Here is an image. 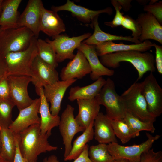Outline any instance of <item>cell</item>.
I'll return each instance as SVG.
<instances>
[{
	"label": "cell",
	"mask_w": 162,
	"mask_h": 162,
	"mask_svg": "<svg viewBox=\"0 0 162 162\" xmlns=\"http://www.w3.org/2000/svg\"><path fill=\"white\" fill-rule=\"evenodd\" d=\"M1 133L0 131V152L1 151Z\"/></svg>",
	"instance_id": "cell-49"
},
{
	"label": "cell",
	"mask_w": 162,
	"mask_h": 162,
	"mask_svg": "<svg viewBox=\"0 0 162 162\" xmlns=\"http://www.w3.org/2000/svg\"><path fill=\"white\" fill-rule=\"evenodd\" d=\"M85 55L91 68L90 79L96 81L103 76H111L114 71L104 66L98 58L94 45H88L82 42L77 48Z\"/></svg>",
	"instance_id": "cell-19"
},
{
	"label": "cell",
	"mask_w": 162,
	"mask_h": 162,
	"mask_svg": "<svg viewBox=\"0 0 162 162\" xmlns=\"http://www.w3.org/2000/svg\"><path fill=\"white\" fill-rule=\"evenodd\" d=\"M22 0H3L0 16L1 30L17 28L20 15L18 9Z\"/></svg>",
	"instance_id": "cell-25"
},
{
	"label": "cell",
	"mask_w": 162,
	"mask_h": 162,
	"mask_svg": "<svg viewBox=\"0 0 162 162\" xmlns=\"http://www.w3.org/2000/svg\"><path fill=\"white\" fill-rule=\"evenodd\" d=\"M157 1H158V0H151L149 4L151 5V4H154L155 3H156Z\"/></svg>",
	"instance_id": "cell-48"
},
{
	"label": "cell",
	"mask_w": 162,
	"mask_h": 162,
	"mask_svg": "<svg viewBox=\"0 0 162 162\" xmlns=\"http://www.w3.org/2000/svg\"><path fill=\"white\" fill-rule=\"evenodd\" d=\"M111 120L106 115L100 112L94 120V137L99 143H117Z\"/></svg>",
	"instance_id": "cell-22"
},
{
	"label": "cell",
	"mask_w": 162,
	"mask_h": 162,
	"mask_svg": "<svg viewBox=\"0 0 162 162\" xmlns=\"http://www.w3.org/2000/svg\"><path fill=\"white\" fill-rule=\"evenodd\" d=\"M88 155L92 162H114L115 160L108 152L107 144L104 143L91 146Z\"/></svg>",
	"instance_id": "cell-32"
},
{
	"label": "cell",
	"mask_w": 162,
	"mask_h": 162,
	"mask_svg": "<svg viewBox=\"0 0 162 162\" xmlns=\"http://www.w3.org/2000/svg\"><path fill=\"white\" fill-rule=\"evenodd\" d=\"M98 16L94 20L90 26L94 28V31L88 38L82 42L86 44L96 45L102 42L115 40H124L130 41L138 44L141 42L140 40L131 36H123L112 34L103 31L100 28L98 22Z\"/></svg>",
	"instance_id": "cell-27"
},
{
	"label": "cell",
	"mask_w": 162,
	"mask_h": 162,
	"mask_svg": "<svg viewBox=\"0 0 162 162\" xmlns=\"http://www.w3.org/2000/svg\"><path fill=\"white\" fill-rule=\"evenodd\" d=\"M99 104L106 108V115L111 119H123L126 111L120 95L117 93L114 81L110 78L95 98Z\"/></svg>",
	"instance_id": "cell-6"
},
{
	"label": "cell",
	"mask_w": 162,
	"mask_h": 162,
	"mask_svg": "<svg viewBox=\"0 0 162 162\" xmlns=\"http://www.w3.org/2000/svg\"><path fill=\"white\" fill-rule=\"evenodd\" d=\"M100 60L105 67L114 68L118 67L122 62L130 63L138 72L137 81L141 79L147 72L153 73L156 69L154 56L148 52H142L136 50L118 52L101 56Z\"/></svg>",
	"instance_id": "cell-2"
},
{
	"label": "cell",
	"mask_w": 162,
	"mask_h": 162,
	"mask_svg": "<svg viewBox=\"0 0 162 162\" xmlns=\"http://www.w3.org/2000/svg\"><path fill=\"white\" fill-rule=\"evenodd\" d=\"M8 77L10 98L19 110L31 104L34 100L29 96L28 86L31 77L27 76H9Z\"/></svg>",
	"instance_id": "cell-11"
},
{
	"label": "cell",
	"mask_w": 162,
	"mask_h": 162,
	"mask_svg": "<svg viewBox=\"0 0 162 162\" xmlns=\"http://www.w3.org/2000/svg\"><path fill=\"white\" fill-rule=\"evenodd\" d=\"M106 82V80L102 76L89 85L83 87H72L70 89L68 98L71 101L79 99H93L98 94Z\"/></svg>",
	"instance_id": "cell-26"
},
{
	"label": "cell",
	"mask_w": 162,
	"mask_h": 162,
	"mask_svg": "<svg viewBox=\"0 0 162 162\" xmlns=\"http://www.w3.org/2000/svg\"><path fill=\"white\" fill-rule=\"evenodd\" d=\"M136 20L140 26L141 34L139 40L141 42L152 39L162 44V26L152 14H140Z\"/></svg>",
	"instance_id": "cell-18"
},
{
	"label": "cell",
	"mask_w": 162,
	"mask_h": 162,
	"mask_svg": "<svg viewBox=\"0 0 162 162\" xmlns=\"http://www.w3.org/2000/svg\"><path fill=\"white\" fill-rule=\"evenodd\" d=\"M77 80L73 79L59 80L55 83L43 87V92L47 100L50 104V111L54 116L58 115L63 98L68 88Z\"/></svg>",
	"instance_id": "cell-16"
},
{
	"label": "cell",
	"mask_w": 162,
	"mask_h": 162,
	"mask_svg": "<svg viewBox=\"0 0 162 162\" xmlns=\"http://www.w3.org/2000/svg\"><path fill=\"white\" fill-rule=\"evenodd\" d=\"M111 1L112 4L116 10V14L112 21L105 22L104 24L112 28H116L121 26L124 18L123 14L120 12L122 9V7L117 0Z\"/></svg>",
	"instance_id": "cell-36"
},
{
	"label": "cell",
	"mask_w": 162,
	"mask_h": 162,
	"mask_svg": "<svg viewBox=\"0 0 162 162\" xmlns=\"http://www.w3.org/2000/svg\"><path fill=\"white\" fill-rule=\"evenodd\" d=\"M1 156L5 160L13 162L16 152L15 134L8 128L0 125Z\"/></svg>",
	"instance_id": "cell-28"
},
{
	"label": "cell",
	"mask_w": 162,
	"mask_h": 162,
	"mask_svg": "<svg viewBox=\"0 0 162 162\" xmlns=\"http://www.w3.org/2000/svg\"><path fill=\"white\" fill-rule=\"evenodd\" d=\"M38 56L43 61L56 68L58 66L56 55L52 45L46 40L37 39Z\"/></svg>",
	"instance_id": "cell-30"
},
{
	"label": "cell",
	"mask_w": 162,
	"mask_h": 162,
	"mask_svg": "<svg viewBox=\"0 0 162 162\" xmlns=\"http://www.w3.org/2000/svg\"><path fill=\"white\" fill-rule=\"evenodd\" d=\"M0 162H13L7 160L3 158L0 155Z\"/></svg>",
	"instance_id": "cell-46"
},
{
	"label": "cell",
	"mask_w": 162,
	"mask_h": 162,
	"mask_svg": "<svg viewBox=\"0 0 162 162\" xmlns=\"http://www.w3.org/2000/svg\"><path fill=\"white\" fill-rule=\"evenodd\" d=\"M126 112L141 121L154 123L156 118L149 112L141 89V82H136L120 95Z\"/></svg>",
	"instance_id": "cell-4"
},
{
	"label": "cell",
	"mask_w": 162,
	"mask_h": 162,
	"mask_svg": "<svg viewBox=\"0 0 162 162\" xmlns=\"http://www.w3.org/2000/svg\"><path fill=\"white\" fill-rule=\"evenodd\" d=\"M1 30H2L0 29V33L1 32Z\"/></svg>",
	"instance_id": "cell-50"
},
{
	"label": "cell",
	"mask_w": 162,
	"mask_h": 162,
	"mask_svg": "<svg viewBox=\"0 0 162 162\" xmlns=\"http://www.w3.org/2000/svg\"><path fill=\"white\" fill-rule=\"evenodd\" d=\"M0 99H11L10 88L8 77L5 76L0 81Z\"/></svg>",
	"instance_id": "cell-40"
},
{
	"label": "cell",
	"mask_w": 162,
	"mask_h": 162,
	"mask_svg": "<svg viewBox=\"0 0 162 162\" xmlns=\"http://www.w3.org/2000/svg\"><path fill=\"white\" fill-rule=\"evenodd\" d=\"M76 100L79 112L75 119L80 126L86 128L94 121L100 112V105L95 98Z\"/></svg>",
	"instance_id": "cell-24"
},
{
	"label": "cell",
	"mask_w": 162,
	"mask_h": 162,
	"mask_svg": "<svg viewBox=\"0 0 162 162\" xmlns=\"http://www.w3.org/2000/svg\"><path fill=\"white\" fill-rule=\"evenodd\" d=\"M121 26L123 28L131 30L133 37L139 40L141 34L142 29L136 20L128 15L124 16Z\"/></svg>",
	"instance_id": "cell-35"
},
{
	"label": "cell",
	"mask_w": 162,
	"mask_h": 162,
	"mask_svg": "<svg viewBox=\"0 0 162 162\" xmlns=\"http://www.w3.org/2000/svg\"><path fill=\"white\" fill-rule=\"evenodd\" d=\"M94 122L91 123L83 133L78 136L73 142L71 149L65 161L75 160L82 152L87 143L92 140L94 136Z\"/></svg>",
	"instance_id": "cell-29"
},
{
	"label": "cell",
	"mask_w": 162,
	"mask_h": 162,
	"mask_svg": "<svg viewBox=\"0 0 162 162\" xmlns=\"http://www.w3.org/2000/svg\"><path fill=\"white\" fill-rule=\"evenodd\" d=\"M153 43L146 40L138 44H124L123 43L116 44L112 41H106L94 45L98 56L118 52L136 50L142 52H146L152 46Z\"/></svg>",
	"instance_id": "cell-21"
},
{
	"label": "cell",
	"mask_w": 162,
	"mask_h": 162,
	"mask_svg": "<svg viewBox=\"0 0 162 162\" xmlns=\"http://www.w3.org/2000/svg\"><path fill=\"white\" fill-rule=\"evenodd\" d=\"M145 11L153 15L161 25L162 24V2L159 1L153 4L145 5L143 8Z\"/></svg>",
	"instance_id": "cell-39"
},
{
	"label": "cell",
	"mask_w": 162,
	"mask_h": 162,
	"mask_svg": "<svg viewBox=\"0 0 162 162\" xmlns=\"http://www.w3.org/2000/svg\"><path fill=\"white\" fill-rule=\"evenodd\" d=\"M111 122L115 135L123 144L134 138L130 127L123 119H111Z\"/></svg>",
	"instance_id": "cell-33"
},
{
	"label": "cell",
	"mask_w": 162,
	"mask_h": 162,
	"mask_svg": "<svg viewBox=\"0 0 162 162\" xmlns=\"http://www.w3.org/2000/svg\"><path fill=\"white\" fill-rule=\"evenodd\" d=\"M51 10L58 12L61 11H67L71 13L73 17L86 25L91 26L94 19L99 14L105 13L111 15L112 8L108 7L105 9L97 10H92L81 6L76 4L73 2L67 0L64 5L60 6H52Z\"/></svg>",
	"instance_id": "cell-15"
},
{
	"label": "cell",
	"mask_w": 162,
	"mask_h": 162,
	"mask_svg": "<svg viewBox=\"0 0 162 162\" xmlns=\"http://www.w3.org/2000/svg\"><path fill=\"white\" fill-rule=\"evenodd\" d=\"M153 46L155 49L156 56L155 59L156 67L158 73L162 74V47L161 46L153 43Z\"/></svg>",
	"instance_id": "cell-41"
},
{
	"label": "cell",
	"mask_w": 162,
	"mask_h": 162,
	"mask_svg": "<svg viewBox=\"0 0 162 162\" xmlns=\"http://www.w3.org/2000/svg\"><path fill=\"white\" fill-rule=\"evenodd\" d=\"M37 39L34 37L25 50L2 55L6 67V76H30L33 61L38 55Z\"/></svg>",
	"instance_id": "cell-3"
},
{
	"label": "cell",
	"mask_w": 162,
	"mask_h": 162,
	"mask_svg": "<svg viewBox=\"0 0 162 162\" xmlns=\"http://www.w3.org/2000/svg\"><path fill=\"white\" fill-rule=\"evenodd\" d=\"M92 71L89 64L84 54L78 50L74 57L63 67L60 77L62 80L81 79Z\"/></svg>",
	"instance_id": "cell-17"
},
{
	"label": "cell",
	"mask_w": 162,
	"mask_h": 162,
	"mask_svg": "<svg viewBox=\"0 0 162 162\" xmlns=\"http://www.w3.org/2000/svg\"><path fill=\"white\" fill-rule=\"evenodd\" d=\"M91 35V33L88 32L77 36L70 37L64 34H61L53 38L52 40L48 38L45 40L53 46L58 63L66 59L72 60L75 56L74 53V50Z\"/></svg>",
	"instance_id": "cell-8"
},
{
	"label": "cell",
	"mask_w": 162,
	"mask_h": 162,
	"mask_svg": "<svg viewBox=\"0 0 162 162\" xmlns=\"http://www.w3.org/2000/svg\"><path fill=\"white\" fill-rule=\"evenodd\" d=\"M40 28V32L53 38L66 31L65 25L57 12L44 7L41 13Z\"/></svg>",
	"instance_id": "cell-20"
},
{
	"label": "cell",
	"mask_w": 162,
	"mask_h": 162,
	"mask_svg": "<svg viewBox=\"0 0 162 162\" xmlns=\"http://www.w3.org/2000/svg\"><path fill=\"white\" fill-rule=\"evenodd\" d=\"M114 162H130L128 160L124 159L115 160Z\"/></svg>",
	"instance_id": "cell-45"
},
{
	"label": "cell",
	"mask_w": 162,
	"mask_h": 162,
	"mask_svg": "<svg viewBox=\"0 0 162 162\" xmlns=\"http://www.w3.org/2000/svg\"><path fill=\"white\" fill-rule=\"evenodd\" d=\"M30 76L36 91L59 80L58 73L56 69L44 62L38 56L33 61Z\"/></svg>",
	"instance_id": "cell-12"
},
{
	"label": "cell",
	"mask_w": 162,
	"mask_h": 162,
	"mask_svg": "<svg viewBox=\"0 0 162 162\" xmlns=\"http://www.w3.org/2000/svg\"><path fill=\"white\" fill-rule=\"evenodd\" d=\"M40 98H36L28 106L19 110L15 119L13 121L8 128L14 134H17L35 124H40V117L38 115Z\"/></svg>",
	"instance_id": "cell-14"
},
{
	"label": "cell",
	"mask_w": 162,
	"mask_h": 162,
	"mask_svg": "<svg viewBox=\"0 0 162 162\" xmlns=\"http://www.w3.org/2000/svg\"><path fill=\"white\" fill-rule=\"evenodd\" d=\"M15 134L20 152L28 162L37 161L41 154L58 149L49 142V135L41 133L40 124L32 125Z\"/></svg>",
	"instance_id": "cell-1"
},
{
	"label": "cell",
	"mask_w": 162,
	"mask_h": 162,
	"mask_svg": "<svg viewBox=\"0 0 162 162\" xmlns=\"http://www.w3.org/2000/svg\"><path fill=\"white\" fill-rule=\"evenodd\" d=\"M146 134L147 140L138 145L125 146L116 142L108 144V152L115 160L124 159L130 162H140L142 154L151 148L154 142L161 136L158 134L153 136L147 132Z\"/></svg>",
	"instance_id": "cell-7"
},
{
	"label": "cell",
	"mask_w": 162,
	"mask_h": 162,
	"mask_svg": "<svg viewBox=\"0 0 162 162\" xmlns=\"http://www.w3.org/2000/svg\"><path fill=\"white\" fill-rule=\"evenodd\" d=\"M7 69L3 56L0 54V81L6 76Z\"/></svg>",
	"instance_id": "cell-43"
},
{
	"label": "cell",
	"mask_w": 162,
	"mask_h": 162,
	"mask_svg": "<svg viewBox=\"0 0 162 162\" xmlns=\"http://www.w3.org/2000/svg\"><path fill=\"white\" fill-rule=\"evenodd\" d=\"M123 119L129 126L134 138L140 135L141 131L154 133L155 130L154 123L143 122L127 112H126Z\"/></svg>",
	"instance_id": "cell-31"
},
{
	"label": "cell",
	"mask_w": 162,
	"mask_h": 162,
	"mask_svg": "<svg viewBox=\"0 0 162 162\" xmlns=\"http://www.w3.org/2000/svg\"><path fill=\"white\" fill-rule=\"evenodd\" d=\"M122 7V9L125 11H128L132 7L130 0H117Z\"/></svg>",
	"instance_id": "cell-44"
},
{
	"label": "cell",
	"mask_w": 162,
	"mask_h": 162,
	"mask_svg": "<svg viewBox=\"0 0 162 162\" xmlns=\"http://www.w3.org/2000/svg\"><path fill=\"white\" fill-rule=\"evenodd\" d=\"M89 146L86 144L82 152L73 162H92L88 155ZM43 162H59L57 157L55 155H52L48 157L44 158Z\"/></svg>",
	"instance_id": "cell-37"
},
{
	"label": "cell",
	"mask_w": 162,
	"mask_h": 162,
	"mask_svg": "<svg viewBox=\"0 0 162 162\" xmlns=\"http://www.w3.org/2000/svg\"><path fill=\"white\" fill-rule=\"evenodd\" d=\"M40 98L39 113L40 114V128L41 133L43 134L51 135L52 129L59 125L60 117L58 115L54 116L51 113L49 104L44 95L43 87L36 91Z\"/></svg>",
	"instance_id": "cell-23"
},
{
	"label": "cell",
	"mask_w": 162,
	"mask_h": 162,
	"mask_svg": "<svg viewBox=\"0 0 162 162\" xmlns=\"http://www.w3.org/2000/svg\"><path fill=\"white\" fill-rule=\"evenodd\" d=\"M74 108L68 104L62 114L59 128L64 146V158L69 154L72 147V141L77 133L83 132L86 128L77 122L74 115Z\"/></svg>",
	"instance_id": "cell-10"
},
{
	"label": "cell",
	"mask_w": 162,
	"mask_h": 162,
	"mask_svg": "<svg viewBox=\"0 0 162 162\" xmlns=\"http://www.w3.org/2000/svg\"><path fill=\"white\" fill-rule=\"evenodd\" d=\"M141 93L150 113L155 118L162 113V89L153 73L141 82Z\"/></svg>",
	"instance_id": "cell-9"
},
{
	"label": "cell",
	"mask_w": 162,
	"mask_h": 162,
	"mask_svg": "<svg viewBox=\"0 0 162 162\" xmlns=\"http://www.w3.org/2000/svg\"><path fill=\"white\" fill-rule=\"evenodd\" d=\"M34 37L33 33L25 27L2 30L0 34V54L4 56L9 52L25 50Z\"/></svg>",
	"instance_id": "cell-5"
},
{
	"label": "cell",
	"mask_w": 162,
	"mask_h": 162,
	"mask_svg": "<svg viewBox=\"0 0 162 162\" xmlns=\"http://www.w3.org/2000/svg\"><path fill=\"white\" fill-rule=\"evenodd\" d=\"M3 1V0H0V16L2 11V5Z\"/></svg>",
	"instance_id": "cell-47"
},
{
	"label": "cell",
	"mask_w": 162,
	"mask_h": 162,
	"mask_svg": "<svg viewBox=\"0 0 162 162\" xmlns=\"http://www.w3.org/2000/svg\"><path fill=\"white\" fill-rule=\"evenodd\" d=\"M15 137L16 144V152L13 162H28L22 155L19 149L18 141L16 136ZM34 162H38L37 161Z\"/></svg>",
	"instance_id": "cell-42"
},
{
	"label": "cell",
	"mask_w": 162,
	"mask_h": 162,
	"mask_svg": "<svg viewBox=\"0 0 162 162\" xmlns=\"http://www.w3.org/2000/svg\"><path fill=\"white\" fill-rule=\"evenodd\" d=\"M140 162H162V152H155L150 148L142 154Z\"/></svg>",
	"instance_id": "cell-38"
},
{
	"label": "cell",
	"mask_w": 162,
	"mask_h": 162,
	"mask_svg": "<svg viewBox=\"0 0 162 162\" xmlns=\"http://www.w3.org/2000/svg\"><path fill=\"white\" fill-rule=\"evenodd\" d=\"M15 105L11 99H0V125L8 128L13 121L12 111Z\"/></svg>",
	"instance_id": "cell-34"
},
{
	"label": "cell",
	"mask_w": 162,
	"mask_h": 162,
	"mask_svg": "<svg viewBox=\"0 0 162 162\" xmlns=\"http://www.w3.org/2000/svg\"><path fill=\"white\" fill-rule=\"evenodd\" d=\"M44 8L41 0H29L23 12L20 15L17 27L27 28L37 38L40 32V18Z\"/></svg>",
	"instance_id": "cell-13"
}]
</instances>
